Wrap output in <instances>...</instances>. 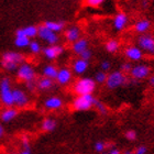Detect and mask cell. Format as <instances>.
Returning a JSON list of instances; mask_svg holds the SVG:
<instances>
[{
    "label": "cell",
    "mask_w": 154,
    "mask_h": 154,
    "mask_svg": "<svg viewBox=\"0 0 154 154\" xmlns=\"http://www.w3.org/2000/svg\"><path fill=\"white\" fill-rule=\"evenodd\" d=\"M24 62V56L19 52L8 51L1 55V66L7 72H16Z\"/></svg>",
    "instance_id": "6da1fadb"
},
{
    "label": "cell",
    "mask_w": 154,
    "mask_h": 154,
    "mask_svg": "<svg viewBox=\"0 0 154 154\" xmlns=\"http://www.w3.org/2000/svg\"><path fill=\"white\" fill-rule=\"evenodd\" d=\"M73 89H74V93L77 96L93 95V93L96 89V83L90 77H82V78L76 80Z\"/></svg>",
    "instance_id": "7a4b0ae2"
},
{
    "label": "cell",
    "mask_w": 154,
    "mask_h": 154,
    "mask_svg": "<svg viewBox=\"0 0 154 154\" xmlns=\"http://www.w3.org/2000/svg\"><path fill=\"white\" fill-rule=\"evenodd\" d=\"M12 86L9 77H3L0 80V101L7 108L13 107V97H12Z\"/></svg>",
    "instance_id": "3957f363"
},
{
    "label": "cell",
    "mask_w": 154,
    "mask_h": 154,
    "mask_svg": "<svg viewBox=\"0 0 154 154\" xmlns=\"http://www.w3.org/2000/svg\"><path fill=\"white\" fill-rule=\"evenodd\" d=\"M16 72H17V77L20 80L24 82L26 84L35 82V78H36L35 69H34V67L30 63L23 62Z\"/></svg>",
    "instance_id": "277c9868"
},
{
    "label": "cell",
    "mask_w": 154,
    "mask_h": 154,
    "mask_svg": "<svg viewBox=\"0 0 154 154\" xmlns=\"http://www.w3.org/2000/svg\"><path fill=\"white\" fill-rule=\"evenodd\" d=\"M96 98L93 95H83V96H77L73 103L72 107L73 109L76 111H87V110L91 109L95 105Z\"/></svg>",
    "instance_id": "5b68a950"
},
{
    "label": "cell",
    "mask_w": 154,
    "mask_h": 154,
    "mask_svg": "<svg viewBox=\"0 0 154 154\" xmlns=\"http://www.w3.org/2000/svg\"><path fill=\"white\" fill-rule=\"evenodd\" d=\"M125 82H127V77H125V73H122L121 71H115L110 73L109 75H107V79L105 84L109 89H116V88L125 85Z\"/></svg>",
    "instance_id": "8992f818"
},
{
    "label": "cell",
    "mask_w": 154,
    "mask_h": 154,
    "mask_svg": "<svg viewBox=\"0 0 154 154\" xmlns=\"http://www.w3.org/2000/svg\"><path fill=\"white\" fill-rule=\"evenodd\" d=\"M138 48L146 54L154 55V38L151 34H141L138 38Z\"/></svg>",
    "instance_id": "52a82bcc"
},
{
    "label": "cell",
    "mask_w": 154,
    "mask_h": 154,
    "mask_svg": "<svg viewBox=\"0 0 154 154\" xmlns=\"http://www.w3.org/2000/svg\"><path fill=\"white\" fill-rule=\"evenodd\" d=\"M38 36L41 38L42 41H44L45 43H48V45H54L57 44L60 41L57 33H54L50 31L48 29H46L43 24L40 26H38Z\"/></svg>",
    "instance_id": "ba28073f"
},
{
    "label": "cell",
    "mask_w": 154,
    "mask_h": 154,
    "mask_svg": "<svg viewBox=\"0 0 154 154\" xmlns=\"http://www.w3.org/2000/svg\"><path fill=\"white\" fill-rule=\"evenodd\" d=\"M13 97V106L18 107V108H24L29 105L30 98L28 94L24 90L20 89V88H14L12 91Z\"/></svg>",
    "instance_id": "9c48e42d"
},
{
    "label": "cell",
    "mask_w": 154,
    "mask_h": 154,
    "mask_svg": "<svg viewBox=\"0 0 154 154\" xmlns=\"http://www.w3.org/2000/svg\"><path fill=\"white\" fill-rule=\"evenodd\" d=\"M42 51H43V54H44L45 58H48L50 61H53V60L58 58L64 53V48L60 44L48 45Z\"/></svg>",
    "instance_id": "30bf717a"
},
{
    "label": "cell",
    "mask_w": 154,
    "mask_h": 154,
    "mask_svg": "<svg viewBox=\"0 0 154 154\" xmlns=\"http://www.w3.org/2000/svg\"><path fill=\"white\" fill-rule=\"evenodd\" d=\"M130 75H131L134 79L141 80L144 79L150 75V67L145 64H138L132 66L131 71H130Z\"/></svg>",
    "instance_id": "8fae6325"
},
{
    "label": "cell",
    "mask_w": 154,
    "mask_h": 154,
    "mask_svg": "<svg viewBox=\"0 0 154 154\" xmlns=\"http://www.w3.org/2000/svg\"><path fill=\"white\" fill-rule=\"evenodd\" d=\"M72 78H73V72L67 67H62L57 71V75H56L55 80L60 85L65 86V85L71 83Z\"/></svg>",
    "instance_id": "7c38bea8"
},
{
    "label": "cell",
    "mask_w": 154,
    "mask_h": 154,
    "mask_svg": "<svg viewBox=\"0 0 154 154\" xmlns=\"http://www.w3.org/2000/svg\"><path fill=\"white\" fill-rule=\"evenodd\" d=\"M125 57L131 62H139L141 61L142 57H143V52L138 46H133V45L128 46V48H125Z\"/></svg>",
    "instance_id": "4fadbf2b"
},
{
    "label": "cell",
    "mask_w": 154,
    "mask_h": 154,
    "mask_svg": "<svg viewBox=\"0 0 154 154\" xmlns=\"http://www.w3.org/2000/svg\"><path fill=\"white\" fill-rule=\"evenodd\" d=\"M44 108L48 110H58L61 109L64 103H63V100L62 98L57 96H51V97H48L46 99L44 100Z\"/></svg>",
    "instance_id": "5bb4252c"
},
{
    "label": "cell",
    "mask_w": 154,
    "mask_h": 154,
    "mask_svg": "<svg viewBox=\"0 0 154 154\" xmlns=\"http://www.w3.org/2000/svg\"><path fill=\"white\" fill-rule=\"evenodd\" d=\"M80 34H82V31H80L79 26H72L69 28H67L64 33L66 41L69 42V43H74L77 40H79Z\"/></svg>",
    "instance_id": "9a60e30c"
},
{
    "label": "cell",
    "mask_w": 154,
    "mask_h": 154,
    "mask_svg": "<svg viewBox=\"0 0 154 154\" xmlns=\"http://www.w3.org/2000/svg\"><path fill=\"white\" fill-rule=\"evenodd\" d=\"M128 24V16L125 12L117 13L113 18V28L118 31H122Z\"/></svg>",
    "instance_id": "2e32d148"
},
{
    "label": "cell",
    "mask_w": 154,
    "mask_h": 154,
    "mask_svg": "<svg viewBox=\"0 0 154 154\" xmlns=\"http://www.w3.org/2000/svg\"><path fill=\"white\" fill-rule=\"evenodd\" d=\"M30 40L28 36H26L24 34L22 33V30L21 29H18L16 31V38H14V45H16L17 48H26L29 46Z\"/></svg>",
    "instance_id": "e0dca14e"
},
{
    "label": "cell",
    "mask_w": 154,
    "mask_h": 154,
    "mask_svg": "<svg viewBox=\"0 0 154 154\" xmlns=\"http://www.w3.org/2000/svg\"><path fill=\"white\" fill-rule=\"evenodd\" d=\"M88 66H89V63L87 61H84L82 58H77L73 62V72H74L76 75H83L84 73H86L87 69H88Z\"/></svg>",
    "instance_id": "ac0fdd59"
},
{
    "label": "cell",
    "mask_w": 154,
    "mask_h": 154,
    "mask_svg": "<svg viewBox=\"0 0 154 154\" xmlns=\"http://www.w3.org/2000/svg\"><path fill=\"white\" fill-rule=\"evenodd\" d=\"M18 110L16 108H7L2 111V112L0 113V119H1V121L5 122V123H9V122L13 121L14 119L18 117Z\"/></svg>",
    "instance_id": "d6986e66"
},
{
    "label": "cell",
    "mask_w": 154,
    "mask_h": 154,
    "mask_svg": "<svg viewBox=\"0 0 154 154\" xmlns=\"http://www.w3.org/2000/svg\"><path fill=\"white\" fill-rule=\"evenodd\" d=\"M88 44H89V43H88V40H86V38H80L79 40H77L76 42L73 43L72 50H73V52H74L75 54L80 55L83 52L88 50Z\"/></svg>",
    "instance_id": "ffe728a7"
},
{
    "label": "cell",
    "mask_w": 154,
    "mask_h": 154,
    "mask_svg": "<svg viewBox=\"0 0 154 154\" xmlns=\"http://www.w3.org/2000/svg\"><path fill=\"white\" fill-rule=\"evenodd\" d=\"M43 26L52 32L58 33L64 30L65 23L63 21H51V20H48V21H45Z\"/></svg>",
    "instance_id": "44dd1931"
},
{
    "label": "cell",
    "mask_w": 154,
    "mask_h": 154,
    "mask_svg": "<svg viewBox=\"0 0 154 154\" xmlns=\"http://www.w3.org/2000/svg\"><path fill=\"white\" fill-rule=\"evenodd\" d=\"M53 85H54V82L50 78H46V77H41L36 82V88L41 91H48V90L52 89Z\"/></svg>",
    "instance_id": "7402d4cb"
},
{
    "label": "cell",
    "mask_w": 154,
    "mask_h": 154,
    "mask_svg": "<svg viewBox=\"0 0 154 154\" xmlns=\"http://www.w3.org/2000/svg\"><path fill=\"white\" fill-rule=\"evenodd\" d=\"M151 28V22L146 19H141L137 21L134 24V30L135 32L140 33V34H143V33H146Z\"/></svg>",
    "instance_id": "603a6c76"
},
{
    "label": "cell",
    "mask_w": 154,
    "mask_h": 154,
    "mask_svg": "<svg viewBox=\"0 0 154 154\" xmlns=\"http://www.w3.org/2000/svg\"><path fill=\"white\" fill-rule=\"evenodd\" d=\"M58 68L53 64H48L45 65L43 67V71H42V74L43 77H46V78H50V79L54 80L56 78V75H57Z\"/></svg>",
    "instance_id": "cb8c5ba5"
},
{
    "label": "cell",
    "mask_w": 154,
    "mask_h": 154,
    "mask_svg": "<svg viewBox=\"0 0 154 154\" xmlns=\"http://www.w3.org/2000/svg\"><path fill=\"white\" fill-rule=\"evenodd\" d=\"M56 127H57V122L52 118H45L41 122V129L43 132H53Z\"/></svg>",
    "instance_id": "d4e9b609"
},
{
    "label": "cell",
    "mask_w": 154,
    "mask_h": 154,
    "mask_svg": "<svg viewBox=\"0 0 154 154\" xmlns=\"http://www.w3.org/2000/svg\"><path fill=\"white\" fill-rule=\"evenodd\" d=\"M21 30H22L23 34L28 36L30 40L38 36V26H26L24 28H21Z\"/></svg>",
    "instance_id": "484cf974"
},
{
    "label": "cell",
    "mask_w": 154,
    "mask_h": 154,
    "mask_svg": "<svg viewBox=\"0 0 154 154\" xmlns=\"http://www.w3.org/2000/svg\"><path fill=\"white\" fill-rule=\"evenodd\" d=\"M105 48H106V51L109 52V53H116L118 51L119 48H120V43H119L117 40L115 38H111V40H108L105 44Z\"/></svg>",
    "instance_id": "4316f807"
},
{
    "label": "cell",
    "mask_w": 154,
    "mask_h": 154,
    "mask_svg": "<svg viewBox=\"0 0 154 154\" xmlns=\"http://www.w3.org/2000/svg\"><path fill=\"white\" fill-rule=\"evenodd\" d=\"M28 48H29L30 52H31L32 54H38V53H41L42 52L41 43H38L36 40H33V41L30 42V44Z\"/></svg>",
    "instance_id": "83f0119b"
},
{
    "label": "cell",
    "mask_w": 154,
    "mask_h": 154,
    "mask_svg": "<svg viewBox=\"0 0 154 154\" xmlns=\"http://www.w3.org/2000/svg\"><path fill=\"white\" fill-rule=\"evenodd\" d=\"M106 79H107V74L105 72L100 71V72H97L96 75H95V83H98V84H105L106 83Z\"/></svg>",
    "instance_id": "f1b7e54d"
},
{
    "label": "cell",
    "mask_w": 154,
    "mask_h": 154,
    "mask_svg": "<svg viewBox=\"0 0 154 154\" xmlns=\"http://www.w3.org/2000/svg\"><path fill=\"white\" fill-rule=\"evenodd\" d=\"M94 106L96 107V109L99 111L101 115H107V112H108V109H107L106 105L103 103H101V101H99V100H97L95 101V105Z\"/></svg>",
    "instance_id": "f546056e"
},
{
    "label": "cell",
    "mask_w": 154,
    "mask_h": 154,
    "mask_svg": "<svg viewBox=\"0 0 154 154\" xmlns=\"http://www.w3.org/2000/svg\"><path fill=\"white\" fill-rule=\"evenodd\" d=\"M106 0H85V3H86L88 7H91V8H98L105 2Z\"/></svg>",
    "instance_id": "4dcf8cb0"
},
{
    "label": "cell",
    "mask_w": 154,
    "mask_h": 154,
    "mask_svg": "<svg viewBox=\"0 0 154 154\" xmlns=\"http://www.w3.org/2000/svg\"><path fill=\"white\" fill-rule=\"evenodd\" d=\"M106 150V143L103 141H98L95 143V151L98 153H103Z\"/></svg>",
    "instance_id": "1f68e13d"
},
{
    "label": "cell",
    "mask_w": 154,
    "mask_h": 154,
    "mask_svg": "<svg viewBox=\"0 0 154 154\" xmlns=\"http://www.w3.org/2000/svg\"><path fill=\"white\" fill-rule=\"evenodd\" d=\"M125 135L127 140H129V141H135L137 140V132L134 130H128Z\"/></svg>",
    "instance_id": "d6a6232c"
},
{
    "label": "cell",
    "mask_w": 154,
    "mask_h": 154,
    "mask_svg": "<svg viewBox=\"0 0 154 154\" xmlns=\"http://www.w3.org/2000/svg\"><path fill=\"white\" fill-rule=\"evenodd\" d=\"M79 56H80L79 58H82V60H84V61L88 62L90 58H91V56H93V52H91L89 48H88V50H86L85 52H83V53H82Z\"/></svg>",
    "instance_id": "836d02e7"
},
{
    "label": "cell",
    "mask_w": 154,
    "mask_h": 154,
    "mask_svg": "<svg viewBox=\"0 0 154 154\" xmlns=\"http://www.w3.org/2000/svg\"><path fill=\"white\" fill-rule=\"evenodd\" d=\"M131 68H132V65H131L130 62H125V63H123V64L121 65V72L122 73H130Z\"/></svg>",
    "instance_id": "e575fe53"
},
{
    "label": "cell",
    "mask_w": 154,
    "mask_h": 154,
    "mask_svg": "<svg viewBox=\"0 0 154 154\" xmlns=\"http://www.w3.org/2000/svg\"><path fill=\"white\" fill-rule=\"evenodd\" d=\"M111 67V64H110L109 61H103L101 62V64H100V68H101V71L103 72H108Z\"/></svg>",
    "instance_id": "d590c367"
},
{
    "label": "cell",
    "mask_w": 154,
    "mask_h": 154,
    "mask_svg": "<svg viewBox=\"0 0 154 154\" xmlns=\"http://www.w3.org/2000/svg\"><path fill=\"white\" fill-rule=\"evenodd\" d=\"M146 148H145L144 145H141V146H139L138 149H137V151L134 152V154H145L146 153Z\"/></svg>",
    "instance_id": "8d00e7d4"
},
{
    "label": "cell",
    "mask_w": 154,
    "mask_h": 154,
    "mask_svg": "<svg viewBox=\"0 0 154 154\" xmlns=\"http://www.w3.org/2000/svg\"><path fill=\"white\" fill-rule=\"evenodd\" d=\"M26 88H28L30 91H33V90L36 88V83H35V82H32V83H28V84H26Z\"/></svg>",
    "instance_id": "74e56055"
},
{
    "label": "cell",
    "mask_w": 154,
    "mask_h": 154,
    "mask_svg": "<svg viewBox=\"0 0 154 154\" xmlns=\"http://www.w3.org/2000/svg\"><path fill=\"white\" fill-rule=\"evenodd\" d=\"M22 145L23 148H24V150H30V142L26 138L22 139Z\"/></svg>",
    "instance_id": "f35d334b"
},
{
    "label": "cell",
    "mask_w": 154,
    "mask_h": 154,
    "mask_svg": "<svg viewBox=\"0 0 154 154\" xmlns=\"http://www.w3.org/2000/svg\"><path fill=\"white\" fill-rule=\"evenodd\" d=\"M103 154H121V152L119 151L117 148H112V149H110L107 153H105V152H103Z\"/></svg>",
    "instance_id": "ab89813d"
},
{
    "label": "cell",
    "mask_w": 154,
    "mask_h": 154,
    "mask_svg": "<svg viewBox=\"0 0 154 154\" xmlns=\"http://www.w3.org/2000/svg\"><path fill=\"white\" fill-rule=\"evenodd\" d=\"M5 137V127L2 125V123L0 122V139H2Z\"/></svg>",
    "instance_id": "60d3db41"
},
{
    "label": "cell",
    "mask_w": 154,
    "mask_h": 154,
    "mask_svg": "<svg viewBox=\"0 0 154 154\" xmlns=\"http://www.w3.org/2000/svg\"><path fill=\"white\" fill-rule=\"evenodd\" d=\"M149 83H150L151 86L154 87V75L153 76H150V78H149Z\"/></svg>",
    "instance_id": "b9f144b4"
},
{
    "label": "cell",
    "mask_w": 154,
    "mask_h": 154,
    "mask_svg": "<svg viewBox=\"0 0 154 154\" xmlns=\"http://www.w3.org/2000/svg\"><path fill=\"white\" fill-rule=\"evenodd\" d=\"M19 154H32V153H31L30 150H23V151H21Z\"/></svg>",
    "instance_id": "7bdbcfd3"
},
{
    "label": "cell",
    "mask_w": 154,
    "mask_h": 154,
    "mask_svg": "<svg viewBox=\"0 0 154 154\" xmlns=\"http://www.w3.org/2000/svg\"><path fill=\"white\" fill-rule=\"evenodd\" d=\"M142 6H143V7L148 6V1H146V0H143V2H142Z\"/></svg>",
    "instance_id": "ee69618b"
},
{
    "label": "cell",
    "mask_w": 154,
    "mask_h": 154,
    "mask_svg": "<svg viewBox=\"0 0 154 154\" xmlns=\"http://www.w3.org/2000/svg\"><path fill=\"white\" fill-rule=\"evenodd\" d=\"M125 154H132L131 151H125Z\"/></svg>",
    "instance_id": "f6af8a7d"
}]
</instances>
